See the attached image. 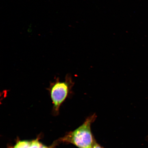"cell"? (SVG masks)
<instances>
[{
    "mask_svg": "<svg viewBox=\"0 0 148 148\" xmlns=\"http://www.w3.org/2000/svg\"><path fill=\"white\" fill-rule=\"evenodd\" d=\"M90 148H103L101 146L99 145V144L95 143H94V144L92 145V147Z\"/></svg>",
    "mask_w": 148,
    "mask_h": 148,
    "instance_id": "cell-4",
    "label": "cell"
},
{
    "mask_svg": "<svg viewBox=\"0 0 148 148\" xmlns=\"http://www.w3.org/2000/svg\"><path fill=\"white\" fill-rule=\"evenodd\" d=\"M12 148H49L38 139L18 140Z\"/></svg>",
    "mask_w": 148,
    "mask_h": 148,
    "instance_id": "cell-3",
    "label": "cell"
},
{
    "mask_svg": "<svg viewBox=\"0 0 148 148\" xmlns=\"http://www.w3.org/2000/svg\"><path fill=\"white\" fill-rule=\"evenodd\" d=\"M95 114L87 118L82 125L61 139V141L71 143L79 148H90L95 143L91 130L92 124L95 121Z\"/></svg>",
    "mask_w": 148,
    "mask_h": 148,
    "instance_id": "cell-1",
    "label": "cell"
},
{
    "mask_svg": "<svg viewBox=\"0 0 148 148\" xmlns=\"http://www.w3.org/2000/svg\"><path fill=\"white\" fill-rule=\"evenodd\" d=\"M73 85L74 82L69 75H66L64 81L57 78L50 83L47 90L55 112H58L61 105L71 96Z\"/></svg>",
    "mask_w": 148,
    "mask_h": 148,
    "instance_id": "cell-2",
    "label": "cell"
}]
</instances>
